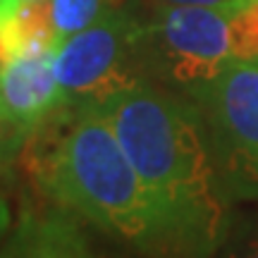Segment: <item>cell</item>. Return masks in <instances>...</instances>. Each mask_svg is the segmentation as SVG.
Returning a JSON list of instances; mask_svg holds the SVG:
<instances>
[{
	"label": "cell",
	"mask_w": 258,
	"mask_h": 258,
	"mask_svg": "<svg viewBox=\"0 0 258 258\" xmlns=\"http://www.w3.org/2000/svg\"><path fill=\"white\" fill-rule=\"evenodd\" d=\"M101 112L175 234L182 258H215L230 232L199 105L141 82L103 101Z\"/></svg>",
	"instance_id": "obj_1"
},
{
	"label": "cell",
	"mask_w": 258,
	"mask_h": 258,
	"mask_svg": "<svg viewBox=\"0 0 258 258\" xmlns=\"http://www.w3.org/2000/svg\"><path fill=\"white\" fill-rule=\"evenodd\" d=\"M29 153V170L53 201L146 258H182L179 244L96 105H67Z\"/></svg>",
	"instance_id": "obj_2"
},
{
	"label": "cell",
	"mask_w": 258,
	"mask_h": 258,
	"mask_svg": "<svg viewBox=\"0 0 258 258\" xmlns=\"http://www.w3.org/2000/svg\"><path fill=\"white\" fill-rule=\"evenodd\" d=\"M141 48L144 62L189 93L234 60H258V0L156 8Z\"/></svg>",
	"instance_id": "obj_3"
},
{
	"label": "cell",
	"mask_w": 258,
	"mask_h": 258,
	"mask_svg": "<svg viewBox=\"0 0 258 258\" xmlns=\"http://www.w3.org/2000/svg\"><path fill=\"white\" fill-rule=\"evenodd\" d=\"M230 201L258 199V60H234L189 91Z\"/></svg>",
	"instance_id": "obj_4"
},
{
	"label": "cell",
	"mask_w": 258,
	"mask_h": 258,
	"mask_svg": "<svg viewBox=\"0 0 258 258\" xmlns=\"http://www.w3.org/2000/svg\"><path fill=\"white\" fill-rule=\"evenodd\" d=\"M144 22L115 5L86 29L67 36L53 50V67L64 105H101L110 96L146 82Z\"/></svg>",
	"instance_id": "obj_5"
},
{
	"label": "cell",
	"mask_w": 258,
	"mask_h": 258,
	"mask_svg": "<svg viewBox=\"0 0 258 258\" xmlns=\"http://www.w3.org/2000/svg\"><path fill=\"white\" fill-rule=\"evenodd\" d=\"M64 105L53 67V50L0 64V117L19 132H34Z\"/></svg>",
	"instance_id": "obj_6"
},
{
	"label": "cell",
	"mask_w": 258,
	"mask_h": 258,
	"mask_svg": "<svg viewBox=\"0 0 258 258\" xmlns=\"http://www.w3.org/2000/svg\"><path fill=\"white\" fill-rule=\"evenodd\" d=\"M70 211L22 215L0 249V258H101Z\"/></svg>",
	"instance_id": "obj_7"
},
{
	"label": "cell",
	"mask_w": 258,
	"mask_h": 258,
	"mask_svg": "<svg viewBox=\"0 0 258 258\" xmlns=\"http://www.w3.org/2000/svg\"><path fill=\"white\" fill-rule=\"evenodd\" d=\"M50 0H34L0 15V64L15 57L55 50Z\"/></svg>",
	"instance_id": "obj_8"
},
{
	"label": "cell",
	"mask_w": 258,
	"mask_h": 258,
	"mask_svg": "<svg viewBox=\"0 0 258 258\" xmlns=\"http://www.w3.org/2000/svg\"><path fill=\"white\" fill-rule=\"evenodd\" d=\"M110 5V0H50L57 43L93 24Z\"/></svg>",
	"instance_id": "obj_9"
},
{
	"label": "cell",
	"mask_w": 258,
	"mask_h": 258,
	"mask_svg": "<svg viewBox=\"0 0 258 258\" xmlns=\"http://www.w3.org/2000/svg\"><path fill=\"white\" fill-rule=\"evenodd\" d=\"M218 258H258V213L230 225Z\"/></svg>",
	"instance_id": "obj_10"
},
{
	"label": "cell",
	"mask_w": 258,
	"mask_h": 258,
	"mask_svg": "<svg viewBox=\"0 0 258 258\" xmlns=\"http://www.w3.org/2000/svg\"><path fill=\"white\" fill-rule=\"evenodd\" d=\"M156 8H179V5H234V3H244V0H151Z\"/></svg>",
	"instance_id": "obj_11"
},
{
	"label": "cell",
	"mask_w": 258,
	"mask_h": 258,
	"mask_svg": "<svg viewBox=\"0 0 258 258\" xmlns=\"http://www.w3.org/2000/svg\"><path fill=\"white\" fill-rule=\"evenodd\" d=\"M24 3H34V0H0V15H5V12L19 8V5H24Z\"/></svg>",
	"instance_id": "obj_12"
},
{
	"label": "cell",
	"mask_w": 258,
	"mask_h": 258,
	"mask_svg": "<svg viewBox=\"0 0 258 258\" xmlns=\"http://www.w3.org/2000/svg\"><path fill=\"white\" fill-rule=\"evenodd\" d=\"M0 124H5V122H3V117H0Z\"/></svg>",
	"instance_id": "obj_13"
}]
</instances>
